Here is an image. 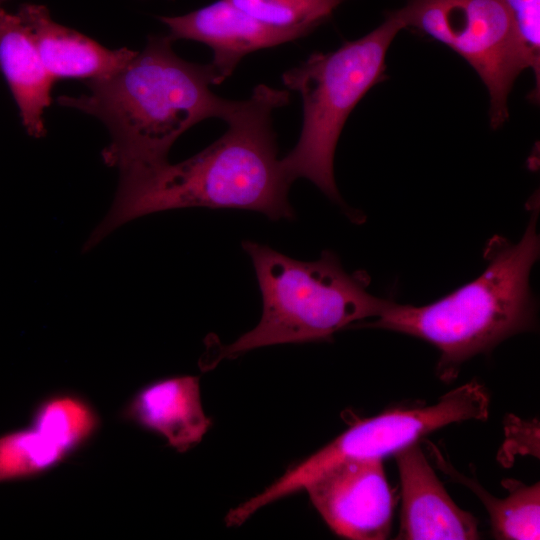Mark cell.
I'll list each match as a JSON object with an SVG mask.
<instances>
[{
    "label": "cell",
    "instance_id": "8992f818",
    "mask_svg": "<svg viewBox=\"0 0 540 540\" xmlns=\"http://www.w3.org/2000/svg\"><path fill=\"white\" fill-rule=\"evenodd\" d=\"M489 404L486 388L473 380L444 394L433 405L387 410L358 420L330 443L290 466L261 493L232 508L230 519L243 524L259 509L302 490L313 477L339 462L383 459L449 424L486 420Z\"/></svg>",
    "mask_w": 540,
    "mask_h": 540
},
{
    "label": "cell",
    "instance_id": "9c48e42d",
    "mask_svg": "<svg viewBox=\"0 0 540 540\" xmlns=\"http://www.w3.org/2000/svg\"><path fill=\"white\" fill-rule=\"evenodd\" d=\"M394 457L402 498L397 539L479 538L477 519L451 499L418 443L397 451Z\"/></svg>",
    "mask_w": 540,
    "mask_h": 540
},
{
    "label": "cell",
    "instance_id": "8fae6325",
    "mask_svg": "<svg viewBox=\"0 0 540 540\" xmlns=\"http://www.w3.org/2000/svg\"><path fill=\"white\" fill-rule=\"evenodd\" d=\"M122 416L159 434L180 453L200 443L212 426L202 406L199 377L190 375L168 377L142 387Z\"/></svg>",
    "mask_w": 540,
    "mask_h": 540
},
{
    "label": "cell",
    "instance_id": "ba28073f",
    "mask_svg": "<svg viewBox=\"0 0 540 540\" xmlns=\"http://www.w3.org/2000/svg\"><path fill=\"white\" fill-rule=\"evenodd\" d=\"M303 490L337 535L354 540L388 537L395 499L383 459L339 462L313 477Z\"/></svg>",
    "mask_w": 540,
    "mask_h": 540
},
{
    "label": "cell",
    "instance_id": "30bf717a",
    "mask_svg": "<svg viewBox=\"0 0 540 540\" xmlns=\"http://www.w3.org/2000/svg\"><path fill=\"white\" fill-rule=\"evenodd\" d=\"M159 19L167 25L168 35L174 41L194 40L212 49L211 64L220 84L232 74L245 55L303 37L295 31L268 26L228 0H217L185 15Z\"/></svg>",
    "mask_w": 540,
    "mask_h": 540
},
{
    "label": "cell",
    "instance_id": "9a60e30c",
    "mask_svg": "<svg viewBox=\"0 0 540 540\" xmlns=\"http://www.w3.org/2000/svg\"><path fill=\"white\" fill-rule=\"evenodd\" d=\"M32 427L71 455L97 432L100 418L89 402L71 393L43 400L32 416Z\"/></svg>",
    "mask_w": 540,
    "mask_h": 540
},
{
    "label": "cell",
    "instance_id": "3957f363",
    "mask_svg": "<svg viewBox=\"0 0 540 540\" xmlns=\"http://www.w3.org/2000/svg\"><path fill=\"white\" fill-rule=\"evenodd\" d=\"M537 219L535 208L517 243L492 237L483 253L486 268L471 282L423 306L391 301L375 321L364 326L432 344L440 352L437 376L452 381L470 358L534 328L536 301L529 278L540 253Z\"/></svg>",
    "mask_w": 540,
    "mask_h": 540
},
{
    "label": "cell",
    "instance_id": "4fadbf2b",
    "mask_svg": "<svg viewBox=\"0 0 540 540\" xmlns=\"http://www.w3.org/2000/svg\"><path fill=\"white\" fill-rule=\"evenodd\" d=\"M0 69L29 135L46 133L43 114L55 80L47 71L28 27L17 14L0 8Z\"/></svg>",
    "mask_w": 540,
    "mask_h": 540
},
{
    "label": "cell",
    "instance_id": "5b68a950",
    "mask_svg": "<svg viewBox=\"0 0 540 540\" xmlns=\"http://www.w3.org/2000/svg\"><path fill=\"white\" fill-rule=\"evenodd\" d=\"M404 28L394 12L367 35L338 49L312 53L282 75L300 94L303 122L295 147L281 159L293 182L306 178L326 196L344 205L334 178V155L345 122L367 92L386 79L387 51Z\"/></svg>",
    "mask_w": 540,
    "mask_h": 540
},
{
    "label": "cell",
    "instance_id": "52a82bcc",
    "mask_svg": "<svg viewBox=\"0 0 540 540\" xmlns=\"http://www.w3.org/2000/svg\"><path fill=\"white\" fill-rule=\"evenodd\" d=\"M394 13L404 28L446 45L469 63L487 88L490 126H502L513 84L528 69L503 0H408Z\"/></svg>",
    "mask_w": 540,
    "mask_h": 540
},
{
    "label": "cell",
    "instance_id": "7c38bea8",
    "mask_svg": "<svg viewBox=\"0 0 540 540\" xmlns=\"http://www.w3.org/2000/svg\"><path fill=\"white\" fill-rule=\"evenodd\" d=\"M17 15L30 30L42 62L55 81L105 78L124 67L137 53L128 48L107 49L54 22L43 5L24 4Z\"/></svg>",
    "mask_w": 540,
    "mask_h": 540
},
{
    "label": "cell",
    "instance_id": "6da1fadb",
    "mask_svg": "<svg viewBox=\"0 0 540 540\" xmlns=\"http://www.w3.org/2000/svg\"><path fill=\"white\" fill-rule=\"evenodd\" d=\"M288 90L264 84L235 101L228 128L198 154L177 164L120 177L112 207L85 244L90 249L120 225L155 212L186 207L236 208L269 219H293L292 181L278 158L272 125L275 109L288 104Z\"/></svg>",
    "mask_w": 540,
    "mask_h": 540
},
{
    "label": "cell",
    "instance_id": "e0dca14e",
    "mask_svg": "<svg viewBox=\"0 0 540 540\" xmlns=\"http://www.w3.org/2000/svg\"><path fill=\"white\" fill-rule=\"evenodd\" d=\"M273 28L309 34L346 0H228Z\"/></svg>",
    "mask_w": 540,
    "mask_h": 540
},
{
    "label": "cell",
    "instance_id": "d6986e66",
    "mask_svg": "<svg viewBox=\"0 0 540 540\" xmlns=\"http://www.w3.org/2000/svg\"><path fill=\"white\" fill-rule=\"evenodd\" d=\"M8 0H0V8H2V4L5 3Z\"/></svg>",
    "mask_w": 540,
    "mask_h": 540
},
{
    "label": "cell",
    "instance_id": "2e32d148",
    "mask_svg": "<svg viewBox=\"0 0 540 540\" xmlns=\"http://www.w3.org/2000/svg\"><path fill=\"white\" fill-rule=\"evenodd\" d=\"M68 456L32 426L10 431L0 436V482L38 476Z\"/></svg>",
    "mask_w": 540,
    "mask_h": 540
},
{
    "label": "cell",
    "instance_id": "7a4b0ae2",
    "mask_svg": "<svg viewBox=\"0 0 540 540\" xmlns=\"http://www.w3.org/2000/svg\"><path fill=\"white\" fill-rule=\"evenodd\" d=\"M173 41L169 35L149 37L120 70L87 81L88 93L57 98L58 104L107 126L111 142L102 157L120 177L168 162L179 136L207 118L224 120L235 105L211 91V85L220 84L213 65L185 61L173 51Z\"/></svg>",
    "mask_w": 540,
    "mask_h": 540
},
{
    "label": "cell",
    "instance_id": "5bb4252c",
    "mask_svg": "<svg viewBox=\"0 0 540 540\" xmlns=\"http://www.w3.org/2000/svg\"><path fill=\"white\" fill-rule=\"evenodd\" d=\"M429 450L435 456L439 468L455 481L469 487L483 502L488 511L495 538L505 540L539 539V482L528 486L516 480H505L503 485L509 491L508 496L502 499L495 498L474 479L457 472L434 445L429 444Z\"/></svg>",
    "mask_w": 540,
    "mask_h": 540
},
{
    "label": "cell",
    "instance_id": "ac0fdd59",
    "mask_svg": "<svg viewBox=\"0 0 540 540\" xmlns=\"http://www.w3.org/2000/svg\"><path fill=\"white\" fill-rule=\"evenodd\" d=\"M513 22L527 67L535 78L528 98L535 104L540 99V0H503Z\"/></svg>",
    "mask_w": 540,
    "mask_h": 540
},
{
    "label": "cell",
    "instance_id": "277c9868",
    "mask_svg": "<svg viewBox=\"0 0 540 540\" xmlns=\"http://www.w3.org/2000/svg\"><path fill=\"white\" fill-rule=\"evenodd\" d=\"M242 247L255 270L262 315L253 329L221 347L215 363L266 346L327 341L353 322L377 318L391 302L369 293L367 273L346 272L332 251L309 262L249 240Z\"/></svg>",
    "mask_w": 540,
    "mask_h": 540
}]
</instances>
